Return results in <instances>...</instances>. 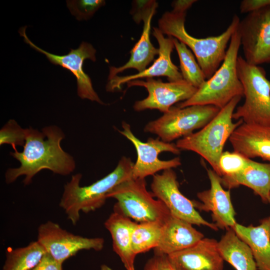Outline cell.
Here are the masks:
<instances>
[{"mask_svg": "<svg viewBox=\"0 0 270 270\" xmlns=\"http://www.w3.org/2000/svg\"><path fill=\"white\" fill-rule=\"evenodd\" d=\"M226 230L218 242V248L224 261L236 270H258L250 247L238 236L234 228Z\"/></svg>", "mask_w": 270, "mask_h": 270, "instance_id": "obj_24", "label": "cell"}, {"mask_svg": "<svg viewBox=\"0 0 270 270\" xmlns=\"http://www.w3.org/2000/svg\"><path fill=\"white\" fill-rule=\"evenodd\" d=\"M268 203H269L270 204V197L269 200H268ZM269 217L270 218V216Z\"/></svg>", "mask_w": 270, "mask_h": 270, "instance_id": "obj_37", "label": "cell"}, {"mask_svg": "<svg viewBox=\"0 0 270 270\" xmlns=\"http://www.w3.org/2000/svg\"><path fill=\"white\" fill-rule=\"evenodd\" d=\"M158 6V4H156L144 16L142 32L140 40L130 52L129 60L121 66H110L108 80L117 76L118 74L128 68L136 69L138 72H143L154 60V56L158 54V48L152 45L150 37L152 20Z\"/></svg>", "mask_w": 270, "mask_h": 270, "instance_id": "obj_22", "label": "cell"}, {"mask_svg": "<svg viewBox=\"0 0 270 270\" xmlns=\"http://www.w3.org/2000/svg\"><path fill=\"white\" fill-rule=\"evenodd\" d=\"M191 224L172 214L164 222L154 254L168 255L188 248L204 238Z\"/></svg>", "mask_w": 270, "mask_h": 270, "instance_id": "obj_19", "label": "cell"}, {"mask_svg": "<svg viewBox=\"0 0 270 270\" xmlns=\"http://www.w3.org/2000/svg\"><path fill=\"white\" fill-rule=\"evenodd\" d=\"M137 222L124 215L114 204V211L104 222L111 234L114 252L118 256L126 270H135L136 254L131 246L132 232Z\"/></svg>", "mask_w": 270, "mask_h": 270, "instance_id": "obj_20", "label": "cell"}, {"mask_svg": "<svg viewBox=\"0 0 270 270\" xmlns=\"http://www.w3.org/2000/svg\"><path fill=\"white\" fill-rule=\"evenodd\" d=\"M240 46L237 28L230 40L224 60L218 70L190 99L176 106L183 108L193 105H210L221 110L235 97L244 96V88L237 70Z\"/></svg>", "mask_w": 270, "mask_h": 270, "instance_id": "obj_4", "label": "cell"}, {"mask_svg": "<svg viewBox=\"0 0 270 270\" xmlns=\"http://www.w3.org/2000/svg\"><path fill=\"white\" fill-rule=\"evenodd\" d=\"M143 270H178L165 254H156L146 262Z\"/></svg>", "mask_w": 270, "mask_h": 270, "instance_id": "obj_31", "label": "cell"}, {"mask_svg": "<svg viewBox=\"0 0 270 270\" xmlns=\"http://www.w3.org/2000/svg\"><path fill=\"white\" fill-rule=\"evenodd\" d=\"M122 130L118 132L134 146L137 153V159L134 164L132 176L133 178H145L154 176L160 170L176 168L181 165L178 157L164 160L158 158L162 152H170L179 154L180 150L176 144L164 142L160 138H150L146 142H142L132 133L130 125L122 122Z\"/></svg>", "mask_w": 270, "mask_h": 270, "instance_id": "obj_9", "label": "cell"}, {"mask_svg": "<svg viewBox=\"0 0 270 270\" xmlns=\"http://www.w3.org/2000/svg\"><path fill=\"white\" fill-rule=\"evenodd\" d=\"M26 130L23 150L20 152L16 149L10 152L20 165L6 170L4 178L7 184L24 176L23 183L28 185L38 173L44 169L62 176H68L74 171L76 164L74 158L60 146L65 135L60 128L49 126L41 132L32 126Z\"/></svg>", "mask_w": 270, "mask_h": 270, "instance_id": "obj_1", "label": "cell"}, {"mask_svg": "<svg viewBox=\"0 0 270 270\" xmlns=\"http://www.w3.org/2000/svg\"><path fill=\"white\" fill-rule=\"evenodd\" d=\"M152 35L156 39L159 46L158 56L152 64L144 70L138 74L126 76H116L108 80L106 86L108 92H114L121 89V86L128 82L142 78H153L155 76H164L169 82H176L182 80L178 68L172 61L171 54L174 47L172 38L164 36L158 28L154 27Z\"/></svg>", "mask_w": 270, "mask_h": 270, "instance_id": "obj_16", "label": "cell"}, {"mask_svg": "<svg viewBox=\"0 0 270 270\" xmlns=\"http://www.w3.org/2000/svg\"><path fill=\"white\" fill-rule=\"evenodd\" d=\"M32 270H62V264L46 252L38 264Z\"/></svg>", "mask_w": 270, "mask_h": 270, "instance_id": "obj_33", "label": "cell"}, {"mask_svg": "<svg viewBox=\"0 0 270 270\" xmlns=\"http://www.w3.org/2000/svg\"><path fill=\"white\" fill-rule=\"evenodd\" d=\"M248 158L234 151L223 152L218 163L220 177L230 176L240 172L246 166Z\"/></svg>", "mask_w": 270, "mask_h": 270, "instance_id": "obj_28", "label": "cell"}, {"mask_svg": "<svg viewBox=\"0 0 270 270\" xmlns=\"http://www.w3.org/2000/svg\"><path fill=\"white\" fill-rule=\"evenodd\" d=\"M58 262H63L82 250L100 251L104 240L102 238H86L73 234L52 221L40 224L36 240Z\"/></svg>", "mask_w": 270, "mask_h": 270, "instance_id": "obj_11", "label": "cell"}, {"mask_svg": "<svg viewBox=\"0 0 270 270\" xmlns=\"http://www.w3.org/2000/svg\"><path fill=\"white\" fill-rule=\"evenodd\" d=\"M220 110L210 105H193L183 108L172 106L162 116L148 122L144 131L156 134L164 142H170L202 128Z\"/></svg>", "mask_w": 270, "mask_h": 270, "instance_id": "obj_8", "label": "cell"}, {"mask_svg": "<svg viewBox=\"0 0 270 270\" xmlns=\"http://www.w3.org/2000/svg\"><path fill=\"white\" fill-rule=\"evenodd\" d=\"M237 70L245 100L236 108L232 118L242 120L246 124H270V81L264 69L250 64L238 56Z\"/></svg>", "mask_w": 270, "mask_h": 270, "instance_id": "obj_6", "label": "cell"}, {"mask_svg": "<svg viewBox=\"0 0 270 270\" xmlns=\"http://www.w3.org/2000/svg\"><path fill=\"white\" fill-rule=\"evenodd\" d=\"M196 2L197 0H174L172 4L173 8L172 11L178 13L186 12L187 10Z\"/></svg>", "mask_w": 270, "mask_h": 270, "instance_id": "obj_35", "label": "cell"}, {"mask_svg": "<svg viewBox=\"0 0 270 270\" xmlns=\"http://www.w3.org/2000/svg\"><path fill=\"white\" fill-rule=\"evenodd\" d=\"M238 30L245 60L254 66L270 63V6L248 13Z\"/></svg>", "mask_w": 270, "mask_h": 270, "instance_id": "obj_10", "label": "cell"}, {"mask_svg": "<svg viewBox=\"0 0 270 270\" xmlns=\"http://www.w3.org/2000/svg\"><path fill=\"white\" fill-rule=\"evenodd\" d=\"M26 28V26H24L18 30L20 36L24 38V42L33 49L44 54L52 64L70 71L76 78L78 95L81 98L104 104L94 90L90 78L82 68L85 60H96V50L91 44L82 42L78 48L70 49L68 54L58 56L48 52L35 45L27 36Z\"/></svg>", "mask_w": 270, "mask_h": 270, "instance_id": "obj_13", "label": "cell"}, {"mask_svg": "<svg viewBox=\"0 0 270 270\" xmlns=\"http://www.w3.org/2000/svg\"><path fill=\"white\" fill-rule=\"evenodd\" d=\"M100 270H113L108 266L103 264L100 266Z\"/></svg>", "mask_w": 270, "mask_h": 270, "instance_id": "obj_36", "label": "cell"}, {"mask_svg": "<svg viewBox=\"0 0 270 270\" xmlns=\"http://www.w3.org/2000/svg\"><path fill=\"white\" fill-rule=\"evenodd\" d=\"M164 222L137 223L131 238L132 248L136 255L156 248L159 242Z\"/></svg>", "mask_w": 270, "mask_h": 270, "instance_id": "obj_26", "label": "cell"}, {"mask_svg": "<svg viewBox=\"0 0 270 270\" xmlns=\"http://www.w3.org/2000/svg\"><path fill=\"white\" fill-rule=\"evenodd\" d=\"M115 198V204L126 216L136 222H165L171 214L166 206L154 199L146 188L145 178H131L115 186L107 198Z\"/></svg>", "mask_w": 270, "mask_h": 270, "instance_id": "obj_7", "label": "cell"}, {"mask_svg": "<svg viewBox=\"0 0 270 270\" xmlns=\"http://www.w3.org/2000/svg\"><path fill=\"white\" fill-rule=\"evenodd\" d=\"M178 270H223L218 242L204 238L188 248L168 255Z\"/></svg>", "mask_w": 270, "mask_h": 270, "instance_id": "obj_17", "label": "cell"}, {"mask_svg": "<svg viewBox=\"0 0 270 270\" xmlns=\"http://www.w3.org/2000/svg\"><path fill=\"white\" fill-rule=\"evenodd\" d=\"M134 165L130 158L122 156L112 172L88 186H80L81 174L72 175L64 186L59 204L72 224L78 223L81 212L88 213L101 208L115 186L132 178Z\"/></svg>", "mask_w": 270, "mask_h": 270, "instance_id": "obj_2", "label": "cell"}, {"mask_svg": "<svg viewBox=\"0 0 270 270\" xmlns=\"http://www.w3.org/2000/svg\"><path fill=\"white\" fill-rule=\"evenodd\" d=\"M128 88L143 86L148 92V96L135 102L134 110L140 112L148 109H156L164 114L168 112L174 104L190 99L198 88L182 80L176 82H164L153 78L146 80H135L126 83Z\"/></svg>", "mask_w": 270, "mask_h": 270, "instance_id": "obj_14", "label": "cell"}, {"mask_svg": "<svg viewBox=\"0 0 270 270\" xmlns=\"http://www.w3.org/2000/svg\"><path fill=\"white\" fill-rule=\"evenodd\" d=\"M172 38L179 58L180 72L183 80L198 88L206 79L201 68L193 53L188 48L187 46L176 38Z\"/></svg>", "mask_w": 270, "mask_h": 270, "instance_id": "obj_27", "label": "cell"}, {"mask_svg": "<svg viewBox=\"0 0 270 270\" xmlns=\"http://www.w3.org/2000/svg\"><path fill=\"white\" fill-rule=\"evenodd\" d=\"M234 230L250 247L258 270H270V218L262 220L257 226L236 223Z\"/></svg>", "mask_w": 270, "mask_h": 270, "instance_id": "obj_23", "label": "cell"}, {"mask_svg": "<svg viewBox=\"0 0 270 270\" xmlns=\"http://www.w3.org/2000/svg\"><path fill=\"white\" fill-rule=\"evenodd\" d=\"M156 3V0H134L131 14L134 21L140 24L144 14Z\"/></svg>", "mask_w": 270, "mask_h": 270, "instance_id": "obj_32", "label": "cell"}, {"mask_svg": "<svg viewBox=\"0 0 270 270\" xmlns=\"http://www.w3.org/2000/svg\"><path fill=\"white\" fill-rule=\"evenodd\" d=\"M229 140L234 152L248 158L259 157L270 163V124L242 122Z\"/></svg>", "mask_w": 270, "mask_h": 270, "instance_id": "obj_18", "label": "cell"}, {"mask_svg": "<svg viewBox=\"0 0 270 270\" xmlns=\"http://www.w3.org/2000/svg\"><path fill=\"white\" fill-rule=\"evenodd\" d=\"M242 96L234 98L206 125L196 132L178 139L176 144L181 150L196 152L204 158L220 176L219 160L226 142L243 122H232V114Z\"/></svg>", "mask_w": 270, "mask_h": 270, "instance_id": "obj_5", "label": "cell"}, {"mask_svg": "<svg viewBox=\"0 0 270 270\" xmlns=\"http://www.w3.org/2000/svg\"><path fill=\"white\" fill-rule=\"evenodd\" d=\"M105 4L104 0H66L71 14L79 20L90 18Z\"/></svg>", "mask_w": 270, "mask_h": 270, "instance_id": "obj_30", "label": "cell"}, {"mask_svg": "<svg viewBox=\"0 0 270 270\" xmlns=\"http://www.w3.org/2000/svg\"><path fill=\"white\" fill-rule=\"evenodd\" d=\"M26 128H22L14 120H10L0 130V144H10L14 150L16 146H24Z\"/></svg>", "mask_w": 270, "mask_h": 270, "instance_id": "obj_29", "label": "cell"}, {"mask_svg": "<svg viewBox=\"0 0 270 270\" xmlns=\"http://www.w3.org/2000/svg\"><path fill=\"white\" fill-rule=\"evenodd\" d=\"M46 252L37 241L6 252L2 270H32Z\"/></svg>", "mask_w": 270, "mask_h": 270, "instance_id": "obj_25", "label": "cell"}, {"mask_svg": "<svg viewBox=\"0 0 270 270\" xmlns=\"http://www.w3.org/2000/svg\"><path fill=\"white\" fill-rule=\"evenodd\" d=\"M150 188L154 196L162 201L172 216L192 224L206 226L215 230H218L214 224L202 218L194 208L192 200L181 193L176 174L172 168L154 175Z\"/></svg>", "mask_w": 270, "mask_h": 270, "instance_id": "obj_12", "label": "cell"}, {"mask_svg": "<svg viewBox=\"0 0 270 270\" xmlns=\"http://www.w3.org/2000/svg\"><path fill=\"white\" fill-rule=\"evenodd\" d=\"M186 14L166 12L158 20V28L163 34L176 38L190 48L208 80L224 60L228 44L238 27L240 18L234 14L226 30L218 36L196 38L185 28Z\"/></svg>", "mask_w": 270, "mask_h": 270, "instance_id": "obj_3", "label": "cell"}, {"mask_svg": "<svg viewBox=\"0 0 270 270\" xmlns=\"http://www.w3.org/2000/svg\"><path fill=\"white\" fill-rule=\"evenodd\" d=\"M270 6V0H244L240 6L241 13H250Z\"/></svg>", "mask_w": 270, "mask_h": 270, "instance_id": "obj_34", "label": "cell"}, {"mask_svg": "<svg viewBox=\"0 0 270 270\" xmlns=\"http://www.w3.org/2000/svg\"><path fill=\"white\" fill-rule=\"evenodd\" d=\"M207 173L210 188L197 194L201 202L192 200L194 208L200 210L210 212L214 224L218 228L226 230L234 228L237 222L230 191L223 188L220 177L213 170H207Z\"/></svg>", "mask_w": 270, "mask_h": 270, "instance_id": "obj_15", "label": "cell"}, {"mask_svg": "<svg viewBox=\"0 0 270 270\" xmlns=\"http://www.w3.org/2000/svg\"><path fill=\"white\" fill-rule=\"evenodd\" d=\"M222 186L231 189L240 185L253 190L264 203L270 197V163H261L248 158L245 167L239 172L220 177Z\"/></svg>", "mask_w": 270, "mask_h": 270, "instance_id": "obj_21", "label": "cell"}]
</instances>
